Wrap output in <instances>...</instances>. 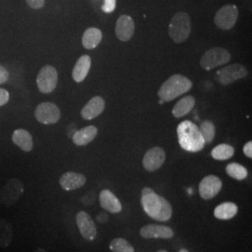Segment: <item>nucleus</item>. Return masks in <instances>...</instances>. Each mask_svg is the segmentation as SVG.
Instances as JSON below:
<instances>
[{"instance_id":"39448f33","label":"nucleus","mask_w":252,"mask_h":252,"mask_svg":"<svg viewBox=\"0 0 252 252\" xmlns=\"http://www.w3.org/2000/svg\"><path fill=\"white\" fill-rule=\"evenodd\" d=\"M231 60V54L223 48H212L203 54L200 65L205 70H211L220 65L225 64Z\"/></svg>"},{"instance_id":"f3484780","label":"nucleus","mask_w":252,"mask_h":252,"mask_svg":"<svg viewBox=\"0 0 252 252\" xmlns=\"http://www.w3.org/2000/svg\"><path fill=\"white\" fill-rule=\"evenodd\" d=\"M100 206L109 213L116 214L122 211L123 207L120 200L109 189L101 190L99 194Z\"/></svg>"},{"instance_id":"c9c22d12","label":"nucleus","mask_w":252,"mask_h":252,"mask_svg":"<svg viewBox=\"0 0 252 252\" xmlns=\"http://www.w3.org/2000/svg\"><path fill=\"white\" fill-rule=\"evenodd\" d=\"M108 220V215L107 213H100L99 215L96 216V221L99 223H105Z\"/></svg>"},{"instance_id":"e433bc0d","label":"nucleus","mask_w":252,"mask_h":252,"mask_svg":"<svg viewBox=\"0 0 252 252\" xmlns=\"http://www.w3.org/2000/svg\"><path fill=\"white\" fill-rule=\"evenodd\" d=\"M48 252L46 250H44V249H42V248H39V249H37L36 250V252Z\"/></svg>"},{"instance_id":"a211bd4d","label":"nucleus","mask_w":252,"mask_h":252,"mask_svg":"<svg viewBox=\"0 0 252 252\" xmlns=\"http://www.w3.org/2000/svg\"><path fill=\"white\" fill-rule=\"evenodd\" d=\"M105 108V100L101 96H94L81 109V117L90 121L99 116Z\"/></svg>"},{"instance_id":"2f4dec72","label":"nucleus","mask_w":252,"mask_h":252,"mask_svg":"<svg viewBox=\"0 0 252 252\" xmlns=\"http://www.w3.org/2000/svg\"><path fill=\"white\" fill-rule=\"evenodd\" d=\"M27 2L32 9H41L45 4V0H27Z\"/></svg>"},{"instance_id":"7ed1b4c3","label":"nucleus","mask_w":252,"mask_h":252,"mask_svg":"<svg viewBox=\"0 0 252 252\" xmlns=\"http://www.w3.org/2000/svg\"><path fill=\"white\" fill-rule=\"evenodd\" d=\"M191 87L192 83L188 78L176 74L162 83L161 88L158 91V96L163 100V102H170L189 92Z\"/></svg>"},{"instance_id":"9d476101","label":"nucleus","mask_w":252,"mask_h":252,"mask_svg":"<svg viewBox=\"0 0 252 252\" xmlns=\"http://www.w3.org/2000/svg\"><path fill=\"white\" fill-rule=\"evenodd\" d=\"M35 117L40 124L54 125L60 120L61 111L54 103L44 102L36 107Z\"/></svg>"},{"instance_id":"6e6552de","label":"nucleus","mask_w":252,"mask_h":252,"mask_svg":"<svg viewBox=\"0 0 252 252\" xmlns=\"http://www.w3.org/2000/svg\"><path fill=\"white\" fill-rule=\"evenodd\" d=\"M58 81L57 70L52 65H45L36 77L37 88L43 94H50L56 88Z\"/></svg>"},{"instance_id":"aec40b11","label":"nucleus","mask_w":252,"mask_h":252,"mask_svg":"<svg viewBox=\"0 0 252 252\" xmlns=\"http://www.w3.org/2000/svg\"><path fill=\"white\" fill-rule=\"evenodd\" d=\"M12 142L19 148L26 152L30 153L33 150V138L30 133L25 129H17L13 132L11 136Z\"/></svg>"},{"instance_id":"b1692460","label":"nucleus","mask_w":252,"mask_h":252,"mask_svg":"<svg viewBox=\"0 0 252 252\" xmlns=\"http://www.w3.org/2000/svg\"><path fill=\"white\" fill-rule=\"evenodd\" d=\"M238 212V207L232 202H225L219 205L214 210V216L219 220H227L233 219Z\"/></svg>"},{"instance_id":"20e7f679","label":"nucleus","mask_w":252,"mask_h":252,"mask_svg":"<svg viewBox=\"0 0 252 252\" xmlns=\"http://www.w3.org/2000/svg\"><path fill=\"white\" fill-rule=\"evenodd\" d=\"M190 30V19L186 12H177L170 20L168 33L175 43L184 42L189 37Z\"/></svg>"},{"instance_id":"f257e3e1","label":"nucleus","mask_w":252,"mask_h":252,"mask_svg":"<svg viewBox=\"0 0 252 252\" xmlns=\"http://www.w3.org/2000/svg\"><path fill=\"white\" fill-rule=\"evenodd\" d=\"M141 205L146 214L155 220L167 221L171 219L173 209L170 203L152 188L146 187L142 189Z\"/></svg>"},{"instance_id":"0eeeda50","label":"nucleus","mask_w":252,"mask_h":252,"mask_svg":"<svg viewBox=\"0 0 252 252\" xmlns=\"http://www.w3.org/2000/svg\"><path fill=\"white\" fill-rule=\"evenodd\" d=\"M239 15V10L234 4H227L217 11L214 23L222 30H230L235 26Z\"/></svg>"},{"instance_id":"412c9836","label":"nucleus","mask_w":252,"mask_h":252,"mask_svg":"<svg viewBox=\"0 0 252 252\" xmlns=\"http://www.w3.org/2000/svg\"><path fill=\"white\" fill-rule=\"evenodd\" d=\"M91 57L89 55H82L73 68V80L76 82H81L87 77L91 68Z\"/></svg>"},{"instance_id":"f03ea898","label":"nucleus","mask_w":252,"mask_h":252,"mask_svg":"<svg viewBox=\"0 0 252 252\" xmlns=\"http://www.w3.org/2000/svg\"><path fill=\"white\" fill-rule=\"evenodd\" d=\"M180 147L189 153H197L205 147V140L198 126L192 122L184 121L177 129Z\"/></svg>"},{"instance_id":"c756f323","label":"nucleus","mask_w":252,"mask_h":252,"mask_svg":"<svg viewBox=\"0 0 252 252\" xmlns=\"http://www.w3.org/2000/svg\"><path fill=\"white\" fill-rule=\"evenodd\" d=\"M116 9V0H105L102 6V10L106 13H110Z\"/></svg>"},{"instance_id":"72a5a7b5","label":"nucleus","mask_w":252,"mask_h":252,"mask_svg":"<svg viewBox=\"0 0 252 252\" xmlns=\"http://www.w3.org/2000/svg\"><path fill=\"white\" fill-rule=\"evenodd\" d=\"M8 79H9L8 70L4 66L0 65V84L5 83L6 81H8Z\"/></svg>"},{"instance_id":"f8f14e48","label":"nucleus","mask_w":252,"mask_h":252,"mask_svg":"<svg viewBox=\"0 0 252 252\" xmlns=\"http://www.w3.org/2000/svg\"><path fill=\"white\" fill-rule=\"evenodd\" d=\"M76 222L81 236L88 241H93L96 237L97 229L90 215L85 211H80L76 216Z\"/></svg>"},{"instance_id":"ddd939ff","label":"nucleus","mask_w":252,"mask_h":252,"mask_svg":"<svg viewBox=\"0 0 252 252\" xmlns=\"http://www.w3.org/2000/svg\"><path fill=\"white\" fill-rule=\"evenodd\" d=\"M165 153L160 147H154L145 153L143 166L147 171L153 172L161 168L165 161Z\"/></svg>"},{"instance_id":"5701e85b","label":"nucleus","mask_w":252,"mask_h":252,"mask_svg":"<svg viewBox=\"0 0 252 252\" xmlns=\"http://www.w3.org/2000/svg\"><path fill=\"white\" fill-rule=\"evenodd\" d=\"M195 105V99L193 96L188 95L185 96L175 105V107L172 110V114L175 118H181L186 116L191 111Z\"/></svg>"},{"instance_id":"7c9ffc66","label":"nucleus","mask_w":252,"mask_h":252,"mask_svg":"<svg viewBox=\"0 0 252 252\" xmlns=\"http://www.w3.org/2000/svg\"><path fill=\"white\" fill-rule=\"evenodd\" d=\"M96 200V196L94 192H90L85 194L84 196H82L81 198V202L82 204L86 205V206H91L92 204H94Z\"/></svg>"},{"instance_id":"6ab92c4d","label":"nucleus","mask_w":252,"mask_h":252,"mask_svg":"<svg viewBox=\"0 0 252 252\" xmlns=\"http://www.w3.org/2000/svg\"><path fill=\"white\" fill-rule=\"evenodd\" d=\"M96 135L97 128L95 126H86L73 134V143L77 146H85L92 142L95 138Z\"/></svg>"},{"instance_id":"c85d7f7f","label":"nucleus","mask_w":252,"mask_h":252,"mask_svg":"<svg viewBox=\"0 0 252 252\" xmlns=\"http://www.w3.org/2000/svg\"><path fill=\"white\" fill-rule=\"evenodd\" d=\"M109 249L112 252H135L134 247L125 238L117 237L111 240Z\"/></svg>"},{"instance_id":"58836bf2","label":"nucleus","mask_w":252,"mask_h":252,"mask_svg":"<svg viewBox=\"0 0 252 252\" xmlns=\"http://www.w3.org/2000/svg\"><path fill=\"white\" fill-rule=\"evenodd\" d=\"M166 252V251H163V250H162V251H159V252Z\"/></svg>"},{"instance_id":"9b49d317","label":"nucleus","mask_w":252,"mask_h":252,"mask_svg":"<svg viewBox=\"0 0 252 252\" xmlns=\"http://www.w3.org/2000/svg\"><path fill=\"white\" fill-rule=\"evenodd\" d=\"M222 182L217 176L209 175L201 180L199 184V194L201 198L209 200L214 198L220 191Z\"/></svg>"},{"instance_id":"a878e982","label":"nucleus","mask_w":252,"mask_h":252,"mask_svg":"<svg viewBox=\"0 0 252 252\" xmlns=\"http://www.w3.org/2000/svg\"><path fill=\"white\" fill-rule=\"evenodd\" d=\"M234 154V147L228 144L218 145L211 152V156L218 161L228 160L232 158Z\"/></svg>"},{"instance_id":"bb28decb","label":"nucleus","mask_w":252,"mask_h":252,"mask_svg":"<svg viewBox=\"0 0 252 252\" xmlns=\"http://www.w3.org/2000/svg\"><path fill=\"white\" fill-rule=\"evenodd\" d=\"M226 173L234 180H243L248 177V170L237 162H231L226 166Z\"/></svg>"},{"instance_id":"2eb2a0df","label":"nucleus","mask_w":252,"mask_h":252,"mask_svg":"<svg viewBox=\"0 0 252 252\" xmlns=\"http://www.w3.org/2000/svg\"><path fill=\"white\" fill-rule=\"evenodd\" d=\"M139 234L144 238H163L170 239L174 237V231L170 227L165 225H157V224H149L140 229Z\"/></svg>"},{"instance_id":"dca6fc26","label":"nucleus","mask_w":252,"mask_h":252,"mask_svg":"<svg viewBox=\"0 0 252 252\" xmlns=\"http://www.w3.org/2000/svg\"><path fill=\"white\" fill-rule=\"evenodd\" d=\"M59 183L64 190L69 191L82 187L86 183V178L80 173L66 172L60 178Z\"/></svg>"},{"instance_id":"423d86ee","label":"nucleus","mask_w":252,"mask_h":252,"mask_svg":"<svg viewBox=\"0 0 252 252\" xmlns=\"http://www.w3.org/2000/svg\"><path fill=\"white\" fill-rule=\"evenodd\" d=\"M24 193V185L18 179H11L0 189V204L4 207L14 206Z\"/></svg>"},{"instance_id":"4be33fe9","label":"nucleus","mask_w":252,"mask_h":252,"mask_svg":"<svg viewBox=\"0 0 252 252\" xmlns=\"http://www.w3.org/2000/svg\"><path fill=\"white\" fill-rule=\"evenodd\" d=\"M102 36V32L98 28L90 27L86 29L82 36V45L87 50H93L99 45Z\"/></svg>"},{"instance_id":"4c0bfd02","label":"nucleus","mask_w":252,"mask_h":252,"mask_svg":"<svg viewBox=\"0 0 252 252\" xmlns=\"http://www.w3.org/2000/svg\"><path fill=\"white\" fill-rule=\"evenodd\" d=\"M180 252H189L187 250H184V249H182V250H180Z\"/></svg>"},{"instance_id":"4468645a","label":"nucleus","mask_w":252,"mask_h":252,"mask_svg":"<svg viewBox=\"0 0 252 252\" xmlns=\"http://www.w3.org/2000/svg\"><path fill=\"white\" fill-rule=\"evenodd\" d=\"M115 33L118 39L121 41H129L135 33V23L128 15L120 16L116 23Z\"/></svg>"},{"instance_id":"f704fd0d","label":"nucleus","mask_w":252,"mask_h":252,"mask_svg":"<svg viewBox=\"0 0 252 252\" xmlns=\"http://www.w3.org/2000/svg\"><path fill=\"white\" fill-rule=\"evenodd\" d=\"M243 152L245 153V155L247 157H249L250 159L252 158V141H249L248 143H246V145L244 146Z\"/></svg>"},{"instance_id":"cd10ccee","label":"nucleus","mask_w":252,"mask_h":252,"mask_svg":"<svg viewBox=\"0 0 252 252\" xmlns=\"http://www.w3.org/2000/svg\"><path fill=\"white\" fill-rule=\"evenodd\" d=\"M199 129H200L201 135L205 140V143L210 144L213 141V139L215 137V134H216V128L213 125V123H211L210 121H204L201 124Z\"/></svg>"},{"instance_id":"393cba45","label":"nucleus","mask_w":252,"mask_h":252,"mask_svg":"<svg viewBox=\"0 0 252 252\" xmlns=\"http://www.w3.org/2000/svg\"><path fill=\"white\" fill-rule=\"evenodd\" d=\"M13 239L12 224L5 219H0V248H9Z\"/></svg>"},{"instance_id":"473e14b6","label":"nucleus","mask_w":252,"mask_h":252,"mask_svg":"<svg viewBox=\"0 0 252 252\" xmlns=\"http://www.w3.org/2000/svg\"><path fill=\"white\" fill-rule=\"evenodd\" d=\"M9 100V92L5 89L0 88V107L6 105Z\"/></svg>"},{"instance_id":"1a4fd4ad","label":"nucleus","mask_w":252,"mask_h":252,"mask_svg":"<svg viewBox=\"0 0 252 252\" xmlns=\"http://www.w3.org/2000/svg\"><path fill=\"white\" fill-rule=\"evenodd\" d=\"M248 75V69L240 63L226 65L217 72V80L222 85H229L234 81L243 79Z\"/></svg>"}]
</instances>
